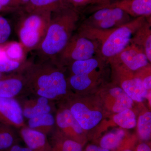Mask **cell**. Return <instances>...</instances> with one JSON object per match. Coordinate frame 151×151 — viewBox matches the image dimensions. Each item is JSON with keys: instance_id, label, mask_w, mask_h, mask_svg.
<instances>
[{"instance_id": "1", "label": "cell", "mask_w": 151, "mask_h": 151, "mask_svg": "<svg viewBox=\"0 0 151 151\" xmlns=\"http://www.w3.org/2000/svg\"><path fill=\"white\" fill-rule=\"evenodd\" d=\"M56 59L25 60L17 71L24 76L29 94L53 101L68 93V80Z\"/></svg>"}, {"instance_id": "2", "label": "cell", "mask_w": 151, "mask_h": 151, "mask_svg": "<svg viewBox=\"0 0 151 151\" xmlns=\"http://www.w3.org/2000/svg\"><path fill=\"white\" fill-rule=\"evenodd\" d=\"M79 12L66 2L51 12L46 34L36 50L39 59H56L75 31Z\"/></svg>"}, {"instance_id": "3", "label": "cell", "mask_w": 151, "mask_h": 151, "mask_svg": "<svg viewBox=\"0 0 151 151\" xmlns=\"http://www.w3.org/2000/svg\"><path fill=\"white\" fill-rule=\"evenodd\" d=\"M147 20L146 17H138L118 27L107 29L81 26L78 32L98 42L100 56L105 60L117 55L129 45L134 33Z\"/></svg>"}, {"instance_id": "4", "label": "cell", "mask_w": 151, "mask_h": 151, "mask_svg": "<svg viewBox=\"0 0 151 151\" xmlns=\"http://www.w3.org/2000/svg\"><path fill=\"white\" fill-rule=\"evenodd\" d=\"M16 31L25 52L36 50L45 36L51 19L52 12L37 10L27 12L19 9Z\"/></svg>"}, {"instance_id": "5", "label": "cell", "mask_w": 151, "mask_h": 151, "mask_svg": "<svg viewBox=\"0 0 151 151\" xmlns=\"http://www.w3.org/2000/svg\"><path fill=\"white\" fill-rule=\"evenodd\" d=\"M100 56V45L96 41L74 34L56 60L60 65H68L74 61Z\"/></svg>"}, {"instance_id": "6", "label": "cell", "mask_w": 151, "mask_h": 151, "mask_svg": "<svg viewBox=\"0 0 151 151\" xmlns=\"http://www.w3.org/2000/svg\"><path fill=\"white\" fill-rule=\"evenodd\" d=\"M108 60L109 63L123 65L132 71L150 63L142 49L132 43H130L120 53Z\"/></svg>"}, {"instance_id": "7", "label": "cell", "mask_w": 151, "mask_h": 151, "mask_svg": "<svg viewBox=\"0 0 151 151\" xmlns=\"http://www.w3.org/2000/svg\"><path fill=\"white\" fill-rule=\"evenodd\" d=\"M0 124L16 129L26 126L21 107L17 99L0 97Z\"/></svg>"}, {"instance_id": "8", "label": "cell", "mask_w": 151, "mask_h": 151, "mask_svg": "<svg viewBox=\"0 0 151 151\" xmlns=\"http://www.w3.org/2000/svg\"><path fill=\"white\" fill-rule=\"evenodd\" d=\"M17 100L24 119H29L42 114L52 113L54 111L53 101L45 97L29 94Z\"/></svg>"}, {"instance_id": "9", "label": "cell", "mask_w": 151, "mask_h": 151, "mask_svg": "<svg viewBox=\"0 0 151 151\" xmlns=\"http://www.w3.org/2000/svg\"><path fill=\"white\" fill-rule=\"evenodd\" d=\"M29 94L24 76L17 71L0 79V97L17 100Z\"/></svg>"}, {"instance_id": "10", "label": "cell", "mask_w": 151, "mask_h": 151, "mask_svg": "<svg viewBox=\"0 0 151 151\" xmlns=\"http://www.w3.org/2000/svg\"><path fill=\"white\" fill-rule=\"evenodd\" d=\"M103 8H117L130 16L135 18L145 17L151 21V0H119L112 2L97 9Z\"/></svg>"}, {"instance_id": "11", "label": "cell", "mask_w": 151, "mask_h": 151, "mask_svg": "<svg viewBox=\"0 0 151 151\" xmlns=\"http://www.w3.org/2000/svg\"><path fill=\"white\" fill-rule=\"evenodd\" d=\"M72 115L84 130L91 129L97 126L103 119L100 111H92L80 102L72 103L70 108Z\"/></svg>"}, {"instance_id": "12", "label": "cell", "mask_w": 151, "mask_h": 151, "mask_svg": "<svg viewBox=\"0 0 151 151\" xmlns=\"http://www.w3.org/2000/svg\"><path fill=\"white\" fill-rule=\"evenodd\" d=\"M55 119L57 126L62 130L64 135L78 142V137L83 133L84 130L68 108L60 109L57 113Z\"/></svg>"}, {"instance_id": "13", "label": "cell", "mask_w": 151, "mask_h": 151, "mask_svg": "<svg viewBox=\"0 0 151 151\" xmlns=\"http://www.w3.org/2000/svg\"><path fill=\"white\" fill-rule=\"evenodd\" d=\"M19 134L27 147L32 151H51L47 136L26 126L19 129Z\"/></svg>"}, {"instance_id": "14", "label": "cell", "mask_w": 151, "mask_h": 151, "mask_svg": "<svg viewBox=\"0 0 151 151\" xmlns=\"http://www.w3.org/2000/svg\"><path fill=\"white\" fill-rule=\"evenodd\" d=\"M130 43L134 44L142 49L148 59L151 62V21L147 19L134 33Z\"/></svg>"}, {"instance_id": "15", "label": "cell", "mask_w": 151, "mask_h": 151, "mask_svg": "<svg viewBox=\"0 0 151 151\" xmlns=\"http://www.w3.org/2000/svg\"><path fill=\"white\" fill-rule=\"evenodd\" d=\"M50 136L49 140L51 145V151H82L81 143L61 132H54Z\"/></svg>"}, {"instance_id": "16", "label": "cell", "mask_w": 151, "mask_h": 151, "mask_svg": "<svg viewBox=\"0 0 151 151\" xmlns=\"http://www.w3.org/2000/svg\"><path fill=\"white\" fill-rule=\"evenodd\" d=\"M28 120L26 126L30 129L42 132L47 136L54 132L55 119L52 113L42 114Z\"/></svg>"}, {"instance_id": "17", "label": "cell", "mask_w": 151, "mask_h": 151, "mask_svg": "<svg viewBox=\"0 0 151 151\" xmlns=\"http://www.w3.org/2000/svg\"><path fill=\"white\" fill-rule=\"evenodd\" d=\"M105 60L100 55L84 60L74 61L69 64L72 74H90L95 73Z\"/></svg>"}, {"instance_id": "18", "label": "cell", "mask_w": 151, "mask_h": 151, "mask_svg": "<svg viewBox=\"0 0 151 151\" xmlns=\"http://www.w3.org/2000/svg\"><path fill=\"white\" fill-rule=\"evenodd\" d=\"M111 96L115 99V102L113 106V112L119 113L132 108L133 100L121 87H113L109 90Z\"/></svg>"}, {"instance_id": "19", "label": "cell", "mask_w": 151, "mask_h": 151, "mask_svg": "<svg viewBox=\"0 0 151 151\" xmlns=\"http://www.w3.org/2000/svg\"><path fill=\"white\" fill-rule=\"evenodd\" d=\"M19 138L16 129L0 124V151L8 150L14 145L18 144Z\"/></svg>"}, {"instance_id": "20", "label": "cell", "mask_w": 151, "mask_h": 151, "mask_svg": "<svg viewBox=\"0 0 151 151\" xmlns=\"http://www.w3.org/2000/svg\"><path fill=\"white\" fill-rule=\"evenodd\" d=\"M66 2V0H30L19 9L29 12L37 10L52 12Z\"/></svg>"}, {"instance_id": "21", "label": "cell", "mask_w": 151, "mask_h": 151, "mask_svg": "<svg viewBox=\"0 0 151 151\" xmlns=\"http://www.w3.org/2000/svg\"><path fill=\"white\" fill-rule=\"evenodd\" d=\"M97 74H72L68 81V84L77 91H83L93 85L96 81Z\"/></svg>"}, {"instance_id": "22", "label": "cell", "mask_w": 151, "mask_h": 151, "mask_svg": "<svg viewBox=\"0 0 151 151\" xmlns=\"http://www.w3.org/2000/svg\"><path fill=\"white\" fill-rule=\"evenodd\" d=\"M125 134V132L122 129L110 132L101 139L100 141V147L109 150H116L122 144Z\"/></svg>"}, {"instance_id": "23", "label": "cell", "mask_w": 151, "mask_h": 151, "mask_svg": "<svg viewBox=\"0 0 151 151\" xmlns=\"http://www.w3.org/2000/svg\"><path fill=\"white\" fill-rule=\"evenodd\" d=\"M3 45L6 56L9 59L21 62L25 61L26 54L20 42H6Z\"/></svg>"}, {"instance_id": "24", "label": "cell", "mask_w": 151, "mask_h": 151, "mask_svg": "<svg viewBox=\"0 0 151 151\" xmlns=\"http://www.w3.org/2000/svg\"><path fill=\"white\" fill-rule=\"evenodd\" d=\"M113 120L117 125L124 129H133L137 125L136 116L130 109L118 113L113 117Z\"/></svg>"}, {"instance_id": "25", "label": "cell", "mask_w": 151, "mask_h": 151, "mask_svg": "<svg viewBox=\"0 0 151 151\" xmlns=\"http://www.w3.org/2000/svg\"><path fill=\"white\" fill-rule=\"evenodd\" d=\"M138 133L141 139H150L151 134V113L146 112L140 116L138 123Z\"/></svg>"}, {"instance_id": "26", "label": "cell", "mask_w": 151, "mask_h": 151, "mask_svg": "<svg viewBox=\"0 0 151 151\" xmlns=\"http://www.w3.org/2000/svg\"><path fill=\"white\" fill-rule=\"evenodd\" d=\"M24 62H19L8 58L4 60L0 61V72L3 73L16 72L21 67Z\"/></svg>"}, {"instance_id": "27", "label": "cell", "mask_w": 151, "mask_h": 151, "mask_svg": "<svg viewBox=\"0 0 151 151\" xmlns=\"http://www.w3.org/2000/svg\"><path fill=\"white\" fill-rule=\"evenodd\" d=\"M11 27L6 19L0 15V45L6 42L11 34Z\"/></svg>"}, {"instance_id": "28", "label": "cell", "mask_w": 151, "mask_h": 151, "mask_svg": "<svg viewBox=\"0 0 151 151\" xmlns=\"http://www.w3.org/2000/svg\"><path fill=\"white\" fill-rule=\"evenodd\" d=\"M137 77L142 81L144 87L147 90L151 89V69L149 68L145 67L140 69L137 73Z\"/></svg>"}, {"instance_id": "29", "label": "cell", "mask_w": 151, "mask_h": 151, "mask_svg": "<svg viewBox=\"0 0 151 151\" xmlns=\"http://www.w3.org/2000/svg\"><path fill=\"white\" fill-rule=\"evenodd\" d=\"M67 3L76 9L89 5H93L94 0H66Z\"/></svg>"}, {"instance_id": "30", "label": "cell", "mask_w": 151, "mask_h": 151, "mask_svg": "<svg viewBox=\"0 0 151 151\" xmlns=\"http://www.w3.org/2000/svg\"><path fill=\"white\" fill-rule=\"evenodd\" d=\"M30 0H11L8 7L12 12H16L27 4Z\"/></svg>"}, {"instance_id": "31", "label": "cell", "mask_w": 151, "mask_h": 151, "mask_svg": "<svg viewBox=\"0 0 151 151\" xmlns=\"http://www.w3.org/2000/svg\"><path fill=\"white\" fill-rule=\"evenodd\" d=\"M112 0H94L93 5H96L94 10L99 8L100 7L108 4L112 1Z\"/></svg>"}, {"instance_id": "32", "label": "cell", "mask_w": 151, "mask_h": 151, "mask_svg": "<svg viewBox=\"0 0 151 151\" xmlns=\"http://www.w3.org/2000/svg\"><path fill=\"white\" fill-rule=\"evenodd\" d=\"M5 151H32L31 150H30L29 148L26 147H22L19 145L18 144L14 145L12 147H11L8 150Z\"/></svg>"}, {"instance_id": "33", "label": "cell", "mask_w": 151, "mask_h": 151, "mask_svg": "<svg viewBox=\"0 0 151 151\" xmlns=\"http://www.w3.org/2000/svg\"><path fill=\"white\" fill-rule=\"evenodd\" d=\"M85 151H110L107 149L101 147H98L95 145H89L86 148Z\"/></svg>"}, {"instance_id": "34", "label": "cell", "mask_w": 151, "mask_h": 151, "mask_svg": "<svg viewBox=\"0 0 151 151\" xmlns=\"http://www.w3.org/2000/svg\"><path fill=\"white\" fill-rule=\"evenodd\" d=\"M137 151H151V150L148 145L145 143H142L137 147Z\"/></svg>"}, {"instance_id": "35", "label": "cell", "mask_w": 151, "mask_h": 151, "mask_svg": "<svg viewBox=\"0 0 151 151\" xmlns=\"http://www.w3.org/2000/svg\"><path fill=\"white\" fill-rule=\"evenodd\" d=\"M7 58L4 48V45L3 44L0 45V61Z\"/></svg>"}, {"instance_id": "36", "label": "cell", "mask_w": 151, "mask_h": 151, "mask_svg": "<svg viewBox=\"0 0 151 151\" xmlns=\"http://www.w3.org/2000/svg\"><path fill=\"white\" fill-rule=\"evenodd\" d=\"M6 11L4 8L2 7L1 6H0V12H1V11Z\"/></svg>"}, {"instance_id": "37", "label": "cell", "mask_w": 151, "mask_h": 151, "mask_svg": "<svg viewBox=\"0 0 151 151\" xmlns=\"http://www.w3.org/2000/svg\"><path fill=\"white\" fill-rule=\"evenodd\" d=\"M122 151H133L132 150H130L129 149H126L125 150H123Z\"/></svg>"}, {"instance_id": "38", "label": "cell", "mask_w": 151, "mask_h": 151, "mask_svg": "<svg viewBox=\"0 0 151 151\" xmlns=\"http://www.w3.org/2000/svg\"><path fill=\"white\" fill-rule=\"evenodd\" d=\"M3 73H1V72H0V79H1V78H2L4 76H3Z\"/></svg>"}, {"instance_id": "39", "label": "cell", "mask_w": 151, "mask_h": 151, "mask_svg": "<svg viewBox=\"0 0 151 151\" xmlns=\"http://www.w3.org/2000/svg\"><path fill=\"white\" fill-rule=\"evenodd\" d=\"M119 1V0H115V1Z\"/></svg>"}]
</instances>
